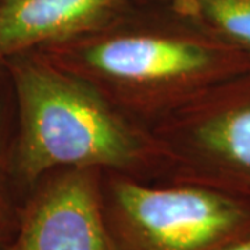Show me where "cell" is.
Wrapping results in <instances>:
<instances>
[{
	"mask_svg": "<svg viewBox=\"0 0 250 250\" xmlns=\"http://www.w3.org/2000/svg\"><path fill=\"white\" fill-rule=\"evenodd\" d=\"M156 6L143 13L135 4L100 28L36 50L152 129L249 62L248 53Z\"/></svg>",
	"mask_w": 250,
	"mask_h": 250,
	"instance_id": "6da1fadb",
	"label": "cell"
},
{
	"mask_svg": "<svg viewBox=\"0 0 250 250\" xmlns=\"http://www.w3.org/2000/svg\"><path fill=\"white\" fill-rule=\"evenodd\" d=\"M0 65L16 100L17 196L24 199L45 175L62 168L163 179L166 157L152 129L124 116L88 82L38 50L13 54Z\"/></svg>",
	"mask_w": 250,
	"mask_h": 250,
	"instance_id": "7a4b0ae2",
	"label": "cell"
},
{
	"mask_svg": "<svg viewBox=\"0 0 250 250\" xmlns=\"http://www.w3.org/2000/svg\"><path fill=\"white\" fill-rule=\"evenodd\" d=\"M99 193L113 250H218L250 225V206L203 185L102 171Z\"/></svg>",
	"mask_w": 250,
	"mask_h": 250,
	"instance_id": "3957f363",
	"label": "cell"
},
{
	"mask_svg": "<svg viewBox=\"0 0 250 250\" xmlns=\"http://www.w3.org/2000/svg\"><path fill=\"white\" fill-rule=\"evenodd\" d=\"M100 172L62 168L45 175L21 202L9 250H113L100 206Z\"/></svg>",
	"mask_w": 250,
	"mask_h": 250,
	"instance_id": "277c9868",
	"label": "cell"
},
{
	"mask_svg": "<svg viewBox=\"0 0 250 250\" xmlns=\"http://www.w3.org/2000/svg\"><path fill=\"white\" fill-rule=\"evenodd\" d=\"M139 0H0V64L107 24Z\"/></svg>",
	"mask_w": 250,
	"mask_h": 250,
	"instance_id": "5b68a950",
	"label": "cell"
},
{
	"mask_svg": "<svg viewBox=\"0 0 250 250\" xmlns=\"http://www.w3.org/2000/svg\"><path fill=\"white\" fill-rule=\"evenodd\" d=\"M250 54V0H153Z\"/></svg>",
	"mask_w": 250,
	"mask_h": 250,
	"instance_id": "8992f818",
	"label": "cell"
},
{
	"mask_svg": "<svg viewBox=\"0 0 250 250\" xmlns=\"http://www.w3.org/2000/svg\"><path fill=\"white\" fill-rule=\"evenodd\" d=\"M17 129L16 100L9 77L0 65V199H17L13 182V159Z\"/></svg>",
	"mask_w": 250,
	"mask_h": 250,
	"instance_id": "52a82bcc",
	"label": "cell"
},
{
	"mask_svg": "<svg viewBox=\"0 0 250 250\" xmlns=\"http://www.w3.org/2000/svg\"><path fill=\"white\" fill-rule=\"evenodd\" d=\"M20 206L16 199H0V250H9L18 227Z\"/></svg>",
	"mask_w": 250,
	"mask_h": 250,
	"instance_id": "ba28073f",
	"label": "cell"
},
{
	"mask_svg": "<svg viewBox=\"0 0 250 250\" xmlns=\"http://www.w3.org/2000/svg\"><path fill=\"white\" fill-rule=\"evenodd\" d=\"M218 250H250V235H246V236H242V238L229 242Z\"/></svg>",
	"mask_w": 250,
	"mask_h": 250,
	"instance_id": "9c48e42d",
	"label": "cell"
}]
</instances>
